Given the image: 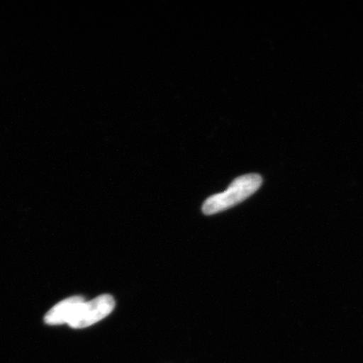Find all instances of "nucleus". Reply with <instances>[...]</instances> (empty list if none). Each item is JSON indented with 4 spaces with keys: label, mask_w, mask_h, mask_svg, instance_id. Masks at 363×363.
Masks as SVG:
<instances>
[{
    "label": "nucleus",
    "mask_w": 363,
    "mask_h": 363,
    "mask_svg": "<svg viewBox=\"0 0 363 363\" xmlns=\"http://www.w3.org/2000/svg\"><path fill=\"white\" fill-rule=\"evenodd\" d=\"M262 179L259 174L240 176L233 180L225 191L212 195L203 204V214L211 216L228 210L246 201L261 187Z\"/></svg>",
    "instance_id": "f257e3e1"
},
{
    "label": "nucleus",
    "mask_w": 363,
    "mask_h": 363,
    "mask_svg": "<svg viewBox=\"0 0 363 363\" xmlns=\"http://www.w3.org/2000/svg\"><path fill=\"white\" fill-rule=\"evenodd\" d=\"M115 306V299L110 294H103L89 302L84 301L68 325L74 329L89 328L110 315Z\"/></svg>",
    "instance_id": "f03ea898"
},
{
    "label": "nucleus",
    "mask_w": 363,
    "mask_h": 363,
    "mask_svg": "<svg viewBox=\"0 0 363 363\" xmlns=\"http://www.w3.org/2000/svg\"><path fill=\"white\" fill-rule=\"evenodd\" d=\"M83 302H84V298L82 296L68 298L59 302L45 315V324L51 325L68 324Z\"/></svg>",
    "instance_id": "7ed1b4c3"
}]
</instances>
